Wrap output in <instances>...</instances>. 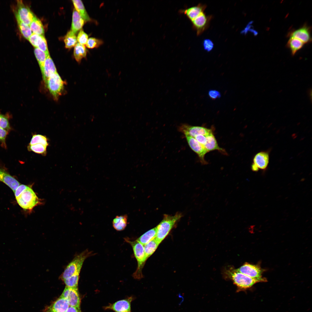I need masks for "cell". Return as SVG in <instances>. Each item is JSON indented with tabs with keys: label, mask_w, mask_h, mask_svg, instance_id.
<instances>
[{
	"label": "cell",
	"mask_w": 312,
	"mask_h": 312,
	"mask_svg": "<svg viewBox=\"0 0 312 312\" xmlns=\"http://www.w3.org/2000/svg\"><path fill=\"white\" fill-rule=\"evenodd\" d=\"M93 254L92 252L86 250L77 255L65 268L60 276V278L63 281L72 276L79 275L84 261Z\"/></svg>",
	"instance_id": "6da1fadb"
},
{
	"label": "cell",
	"mask_w": 312,
	"mask_h": 312,
	"mask_svg": "<svg viewBox=\"0 0 312 312\" xmlns=\"http://www.w3.org/2000/svg\"><path fill=\"white\" fill-rule=\"evenodd\" d=\"M182 216V214L180 213H177L173 216L166 214L164 215L162 220L156 227L155 238L160 244L167 236Z\"/></svg>",
	"instance_id": "7a4b0ae2"
},
{
	"label": "cell",
	"mask_w": 312,
	"mask_h": 312,
	"mask_svg": "<svg viewBox=\"0 0 312 312\" xmlns=\"http://www.w3.org/2000/svg\"><path fill=\"white\" fill-rule=\"evenodd\" d=\"M15 198L18 205L25 211H31L35 207L42 203L31 187L28 186Z\"/></svg>",
	"instance_id": "3957f363"
},
{
	"label": "cell",
	"mask_w": 312,
	"mask_h": 312,
	"mask_svg": "<svg viewBox=\"0 0 312 312\" xmlns=\"http://www.w3.org/2000/svg\"><path fill=\"white\" fill-rule=\"evenodd\" d=\"M125 241L131 246L134 255L138 263L136 271L133 274L134 278L139 279L142 276V269L147 259L144 252V246L136 240L131 241L128 238H125Z\"/></svg>",
	"instance_id": "277c9868"
},
{
	"label": "cell",
	"mask_w": 312,
	"mask_h": 312,
	"mask_svg": "<svg viewBox=\"0 0 312 312\" xmlns=\"http://www.w3.org/2000/svg\"><path fill=\"white\" fill-rule=\"evenodd\" d=\"M45 84L53 99L57 101L64 90L65 82L57 72L49 77Z\"/></svg>",
	"instance_id": "5b68a950"
},
{
	"label": "cell",
	"mask_w": 312,
	"mask_h": 312,
	"mask_svg": "<svg viewBox=\"0 0 312 312\" xmlns=\"http://www.w3.org/2000/svg\"><path fill=\"white\" fill-rule=\"evenodd\" d=\"M228 273L234 283L240 289L249 288L256 283L261 282L260 281L251 278L236 270L229 271Z\"/></svg>",
	"instance_id": "8992f818"
},
{
	"label": "cell",
	"mask_w": 312,
	"mask_h": 312,
	"mask_svg": "<svg viewBox=\"0 0 312 312\" xmlns=\"http://www.w3.org/2000/svg\"><path fill=\"white\" fill-rule=\"evenodd\" d=\"M14 14L17 22H21L29 25L35 16L29 8L21 0L17 1Z\"/></svg>",
	"instance_id": "52a82bcc"
},
{
	"label": "cell",
	"mask_w": 312,
	"mask_h": 312,
	"mask_svg": "<svg viewBox=\"0 0 312 312\" xmlns=\"http://www.w3.org/2000/svg\"><path fill=\"white\" fill-rule=\"evenodd\" d=\"M60 297L66 299L69 306L80 307L81 300L78 287L66 286Z\"/></svg>",
	"instance_id": "ba28073f"
},
{
	"label": "cell",
	"mask_w": 312,
	"mask_h": 312,
	"mask_svg": "<svg viewBox=\"0 0 312 312\" xmlns=\"http://www.w3.org/2000/svg\"><path fill=\"white\" fill-rule=\"evenodd\" d=\"M239 272L254 279L265 281V279L262 277V270L258 265L245 263L239 268L236 269Z\"/></svg>",
	"instance_id": "9c48e42d"
},
{
	"label": "cell",
	"mask_w": 312,
	"mask_h": 312,
	"mask_svg": "<svg viewBox=\"0 0 312 312\" xmlns=\"http://www.w3.org/2000/svg\"><path fill=\"white\" fill-rule=\"evenodd\" d=\"M212 17L211 16H207L203 12L191 21L193 28L196 31L197 35L201 34L208 27Z\"/></svg>",
	"instance_id": "30bf717a"
},
{
	"label": "cell",
	"mask_w": 312,
	"mask_h": 312,
	"mask_svg": "<svg viewBox=\"0 0 312 312\" xmlns=\"http://www.w3.org/2000/svg\"><path fill=\"white\" fill-rule=\"evenodd\" d=\"M179 129L185 135H187L194 138L199 135H207L213 132L212 130L204 127L198 126H192L183 125Z\"/></svg>",
	"instance_id": "8fae6325"
},
{
	"label": "cell",
	"mask_w": 312,
	"mask_h": 312,
	"mask_svg": "<svg viewBox=\"0 0 312 312\" xmlns=\"http://www.w3.org/2000/svg\"><path fill=\"white\" fill-rule=\"evenodd\" d=\"M185 136L190 146L198 155L201 162L203 164H206L207 162L204 158L208 151L194 138L187 135Z\"/></svg>",
	"instance_id": "7c38bea8"
},
{
	"label": "cell",
	"mask_w": 312,
	"mask_h": 312,
	"mask_svg": "<svg viewBox=\"0 0 312 312\" xmlns=\"http://www.w3.org/2000/svg\"><path fill=\"white\" fill-rule=\"evenodd\" d=\"M132 297L118 301L105 307V309L112 310L115 312H131V304L133 300Z\"/></svg>",
	"instance_id": "4fadbf2b"
},
{
	"label": "cell",
	"mask_w": 312,
	"mask_h": 312,
	"mask_svg": "<svg viewBox=\"0 0 312 312\" xmlns=\"http://www.w3.org/2000/svg\"><path fill=\"white\" fill-rule=\"evenodd\" d=\"M0 181L8 185L14 192L20 185L19 182L14 177L11 176L6 169L0 166Z\"/></svg>",
	"instance_id": "5bb4252c"
},
{
	"label": "cell",
	"mask_w": 312,
	"mask_h": 312,
	"mask_svg": "<svg viewBox=\"0 0 312 312\" xmlns=\"http://www.w3.org/2000/svg\"><path fill=\"white\" fill-rule=\"evenodd\" d=\"M57 72L56 67L49 54L47 57L41 72L42 78L45 83L49 77Z\"/></svg>",
	"instance_id": "9a60e30c"
},
{
	"label": "cell",
	"mask_w": 312,
	"mask_h": 312,
	"mask_svg": "<svg viewBox=\"0 0 312 312\" xmlns=\"http://www.w3.org/2000/svg\"><path fill=\"white\" fill-rule=\"evenodd\" d=\"M269 160V153L268 151H262L256 154L253 159V164L259 169L265 170L268 166Z\"/></svg>",
	"instance_id": "2e32d148"
},
{
	"label": "cell",
	"mask_w": 312,
	"mask_h": 312,
	"mask_svg": "<svg viewBox=\"0 0 312 312\" xmlns=\"http://www.w3.org/2000/svg\"><path fill=\"white\" fill-rule=\"evenodd\" d=\"M69 307L68 301L60 296L47 308L46 312H66Z\"/></svg>",
	"instance_id": "e0dca14e"
},
{
	"label": "cell",
	"mask_w": 312,
	"mask_h": 312,
	"mask_svg": "<svg viewBox=\"0 0 312 312\" xmlns=\"http://www.w3.org/2000/svg\"><path fill=\"white\" fill-rule=\"evenodd\" d=\"M290 37L297 38L304 43H307L311 40L310 28L306 25L291 32L290 34Z\"/></svg>",
	"instance_id": "ac0fdd59"
},
{
	"label": "cell",
	"mask_w": 312,
	"mask_h": 312,
	"mask_svg": "<svg viewBox=\"0 0 312 312\" xmlns=\"http://www.w3.org/2000/svg\"><path fill=\"white\" fill-rule=\"evenodd\" d=\"M207 142L203 146L208 152L214 150H218L224 155H226L227 153L223 148L220 147L213 132L206 135Z\"/></svg>",
	"instance_id": "d6986e66"
},
{
	"label": "cell",
	"mask_w": 312,
	"mask_h": 312,
	"mask_svg": "<svg viewBox=\"0 0 312 312\" xmlns=\"http://www.w3.org/2000/svg\"><path fill=\"white\" fill-rule=\"evenodd\" d=\"M85 21L80 14L74 8L72 15L71 30L75 34L83 27Z\"/></svg>",
	"instance_id": "ffe728a7"
},
{
	"label": "cell",
	"mask_w": 312,
	"mask_h": 312,
	"mask_svg": "<svg viewBox=\"0 0 312 312\" xmlns=\"http://www.w3.org/2000/svg\"><path fill=\"white\" fill-rule=\"evenodd\" d=\"M206 7L205 5L200 4L196 6L191 7L184 10L183 12L191 21L201 13L204 12Z\"/></svg>",
	"instance_id": "44dd1931"
},
{
	"label": "cell",
	"mask_w": 312,
	"mask_h": 312,
	"mask_svg": "<svg viewBox=\"0 0 312 312\" xmlns=\"http://www.w3.org/2000/svg\"><path fill=\"white\" fill-rule=\"evenodd\" d=\"M127 215L116 216L112 221L114 228L116 231H118L124 230L127 224Z\"/></svg>",
	"instance_id": "7402d4cb"
},
{
	"label": "cell",
	"mask_w": 312,
	"mask_h": 312,
	"mask_svg": "<svg viewBox=\"0 0 312 312\" xmlns=\"http://www.w3.org/2000/svg\"><path fill=\"white\" fill-rule=\"evenodd\" d=\"M75 8L85 22L90 21L91 19L87 13L82 2L80 0H72Z\"/></svg>",
	"instance_id": "603a6c76"
},
{
	"label": "cell",
	"mask_w": 312,
	"mask_h": 312,
	"mask_svg": "<svg viewBox=\"0 0 312 312\" xmlns=\"http://www.w3.org/2000/svg\"><path fill=\"white\" fill-rule=\"evenodd\" d=\"M87 53V50L85 46L77 43L74 50V56L76 61L79 63L80 62L83 58L86 57Z\"/></svg>",
	"instance_id": "cb8c5ba5"
},
{
	"label": "cell",
	"mask_w": 312,
	"mask_h": 312,
	"mask_svg": "<svg viewBox=\"0 0 312 312\" xmlns=\"http://www.w3.org/2000/svg\"><path fill=\"white\" fill-rule=\"evenodd\" d=\"M29 26L33 33L44 36V31L42 24L41 21L36 16Z\"/></svg>",
	"instance_id": "d4e9b609"
},
{
	"label": "cell",
	"mask_w": 312,
	"mask_h": 312,
	"mask_svg": "<svg viewBox=\"0 0 312 312\" xmlns=\"http://www.w3.org/2000/svg\"><path fill=\"white\" fill-rule=\"evenodd\" d=\"M156 227L148 231L138 238L137 240L143 246L156 238Z\"/></svg>",
	"instance_id": "484cf974"
},
{
	"label": "cell",
	"mask_w": 312,
	"mask_h": 312,
	"mask_svg": "<svg viewBox=\"0 0 312 312\" xmlns=\"http://www.w3.org/2000/svg\"><path fill=\"white\" fill-rule=\"evenodd\" d=\"M304 43L299 39L290 37L287 44V46L290 49L292 55L303 47Z\"/></svg>",
	"instance_id": "4316f807"
},
{
	"label": "cell",
	"mask_w": 312,
	"mask_h": 312,
	"mask_svg": "<svg viewBox=\"0 0 312 312\" xmlns=\"http://www.w3.org/2000/svg\"><path fill=\"white\" fill-rule=\"evenodd\" d=\"M160 243L155 238L144 246L147 259L155 252Z\"/></svg>",
	"instance_id": "83f0119b"
},
{
	"label": "cell",
	"mask_w": 312,
	"mask_h": 312,
	"mask_svg": "<svg viewBox=\"0 0 312 312\" xmlns=\"http://www.w3.org/2000/svg\"><path fill=\"white\" fill-rule=\"evenodd\" d=\"M64 41L65 47L66 48L70 49L75 47L77 44V37L75 34L70 30L65 36Z\"/></svg>",
	"instance_id": "f1b7e54d"
},
{
	"label": "cell",
	"mask_w": 312,
	"mask_h": 312,
	"mask_svg": "<svg viewBox=\"0 0 312 312\" xmlns=\"http://www.w3.org/2000/svg\"><path fill=\"white\" fill-rule=\"evenodd\" d=\"M34 53L41 72L47 57L49 54H46L38 48H35Z\"/></svg>",
	"instance_id": "f546056e"
},
{
	"label": "cell",
	"mask_w": 312,
	"mask_h": 312,
	"mask_svg": "<svg viewBox=\"0 0 312 312\" xmlns=\"http://www.w3.org/2000/svg\"><path fill=\"white\" fill-rule=\"evenodd\" d=\"M48 140L47 137L40 134H34L29 144V145H33L36 144H41L47 147L49 145Z\"/></svg>",
	"instance_id": "4dcf8cb0"
},
{
	"label": "cell",
	"mask_w": 312,
	"mask_h": 312,
	"mask_svg": "<svg viewBox=\"0 0 312 312\" xmlns=\"http://www.w3.org/2000/svg\"><path fill=\"white\" fill-rule=\"evenodd\" d=\"M47 148V146L41 144L29 145L28 146L29 151L44 155L46 154Z\"/></svg>",
	"instance_id": "1f68e13d"
},
{
	"label": "cell",
	"mask_w": 312,
	"mask_h": 312,
	"mask_svg": "<svg viewBox=\"0 0 312 312\" xmlns=\"http://www.w3.org/2000/svg\"><path fill=\"white\" fill-rule=\"evenodd\" d=\"M19 30L22 35L26 39H28L33 33L29 25L22 22H17Z\"/></svg>",
	"instance_id": "d6a6232c"
},
{
	"label": "cell",
	"mask_w": 312,
	"mask_h": 312,
	"mask_svg": "<svg viewBox=\"0 0 312 312\" xmlns=\"http://www.w3.org/2000/svg\"><path fill=\"white\" fill-rule=\"evenodd\" d=\"M79 275H75L71 276L63 281L66 286L71 287H78V283Z\"/></svg>",
	"instance_id": "836d02e7"
},
{
	"label": "cell",
	"mask_w": 312,
	"mask_h": 312,
	"mask_svg": "<svg viewBox=\"0 0 312 312\" xmlns=\"http://www.w3.org/2000/svg\"><path fill=\"white\" fill-rule=\"evenodd\" d=\"M103 43V41L101 39L94 37H90L88 39L86 46L89 49L97 48Z\"/></svg>",
	"instance_id": "e575fe53"
},
{
	"label": "cell",
	"mask_w": 312,
	"mask_h": 312,
	"mask_svg": "<svg viewBox=\"0 0 312 312\" xmlns=\"http://www.w3.org/2000/svg\"><path fill=\"white\" fill-rule=\"evenodd\" d=\"M0 127L9 132L11 129L7 115L0 114Z\"/></svg>",
	"instance_id": "d590c367"
},
{
	"label": "cell",
	"mask_w": 312,
	"mask_h": 312,
	"mask_svg": "<svg viewBox=\"0 0 312 312\" xmlns=\"http://www.w3.org/2000/svg\"><path fill=\"white\" fill-rule=\"evenodd\" d=\"M43 36L33 33L28 40L34 47L37 48Z\"/></svg>",
	"instance_id": "8d00e7d4"
},
{
	"label": "cell",
	"mask_w": 312,
	"mask_h": 312,
	"mask_svg": "<svg viewBox=\"0 0 312 312\" xmlns=\"http://www.w3.org/2000/svg\"><path fill=\"white\" fill-rule=\"evenodd\" d=\"M88 39V35L83 29L80 30L77 37L78 43L84 45L86 44Z\"/></svg>",
	"instance_id": "74e56055"
},
{
	"label": "cell",
	"mask_w": 312,
	"mask_h": 312,
	"mask_svg": "<svg viewBox=\"0 0 312 312\" xmlns=\"http://www.w3.org/2000/svg\"><path fill=\"white\" fill-rule=\"evenodd\" d=\"M37 48L44 52L46 54H49L47 41L44 36L43 37Z\"/></svg>",
	"instance_id": "f35d334b"
},
{
	"label": "cell",
	"mask_w": 312,
	"mask_h": 312,
	"mask_svg": "<svg viewBox=\"0 0 312 312\" xmlns=\"http://www.w3.org/2000/svg\"><path fill=\"white\" fill-rule=\"evenodd\" d=\"M8 134V132L0 127V141L2 146L5 148H6L5 139Z\"/></svg>",
	"instance_id": "ab89813d"
},
{
	"label": "cell",
	"mask_w": 312,
	"mask_h": 312,
	"mask_svg": "<svg viewBox=\"0 0 312 312\" xmlns=\"http://www.w3.org/2000/svg\"><path fill=\"white\" fill-rule=\"evenodd\" d=\"M203 46L205 50L207 51H209L213 49L214 45L213 42L211 40L206 39L203 41Z\"/></svg>",
	"instance_id": "60d3db41"
},
{
	"label": "cell",
	"mask_w": 312,
	"mask_h": 312,
	"mask_svg": "<svg viewBox=\"0 0 312 312\" xmlns=\"http://www.w3.org/2000/svg\"><path fill=\"white\" fill-rule=\"evenodd\" d=\"M195 139L203 146L207 142V138L205 135H199L194 138Z\"/></svg>",
	"instance_id": "b9f144b4"
},
{
	"label": "cell",
	"mask_w": 312,
	"mask_h": 312,
	"mask_svg": "<svg viewBox=\"0 0 312 312\" xmlns=\"http://www.w3.org/2000/svg\"><path fill=\"white\" fill-rule=\"evenodd\" d=\"M208 94L210 98L213 99L219 98L221 96L220 93L218 91L215 90H209L208 92Z\"/></svg>",
	"instance_id": "7bdbcfd3"
},
{
	"label": "cell",
	"mask_w": 312,
	"mask_h": 312,
	"mask_svg": "<svg viewBox=\"0 0 312 312\" xmlns=\"http://www.w3.org/2000/svg\"><path fill=\"white\" fill-rule=\"evenodd\" d=\"M27 185H20L16 188L14 192L15 198L18 196L21 192L27 188Z\"/></svg>",
	"instance_id": "ee69618b"
},
{
	"label": "cell",
	"mask_w": 312,
	"mask_h": 312,
	"mask_svg": "<svg viewBox=\"0 0 312 312\" xmlns=\"http://www.w3.org/2000/svg\"><path fill=\"white\" fill-rule=\"evenodd\" d=\"M66 312H81V311L80 307L69 306Z\"/></svg>",
	"instance_id": "f6af8a7d"
},
{
	"label": "cell",
	"mask_w": 312,
	"mask_h": 312,
	"mask_svg": "<svg viewBox=\"0 0 312 312\" xmlns=\"http://www.w3.org/2000/svg\"><path fill=\"white\" fill-rule=\"evenodd\" d=\"M251 169L253 171L255 172L258 171L259 169L257 166L253 164L251 166Z\"/></svg>",
	"instance_id": "bcb514c9"
}]
</instances>
